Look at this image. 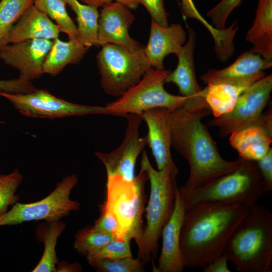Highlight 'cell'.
<instances>
[{
	"label": "cell",
	"mask_w": 272,
	"mask_h": 272,
	"mask_svg": "<svg viewBox=\"0 0 272 272\" xmlns=\"http://www.w3.org/2000/svg\"><path fill=\"white\" fill-rule=\"evenodd\" d=\"M249 206L202 202L186 210L180 237L185 267H203L224 253L233 232Z\"/></svg>",
	"instance_id": "6da1fadb"
},
{
	"label": "cell",
	"mask_w": 272,
	"mask_h": 272,
	"mask_svg": "<svg viewBox=\"0 0 272 272\" xmlns=\"http://www.w3.org/2000/svg\"><path fill=\"white\" fill-rule=\"evenodd\" d=\"M172 146L187 162L189 173L186 190L206 184L228 174L240 165L241 158L228 161L221 156L202 116L181 107L169 111Z\"/></svg>",
	"instance_id": "7a4b0ae2"
},
{
	"label": "cell",
	"mask_w": 272,
	"mask_h": 272,
	"mask_svg": "<svg viewBox=\"0 0 272 272\" xmlns=\"http://www.w3.org/2000/svg\"><path fill=\"white\" fill-rule=\"evenodd\" d=\"M224 253L240 272H271L272 213L255 203L235 229Z\"/></svg>",
	"instance_id": "3957f363"
},
{
	"label": "cell",
	"mask_w": 272,
	"mask_h": 272,
	"mask_svg": "<svg viewBox=\"0 0 272 272\" xmlns=\"http://www.w3.org/2000/svg\"><path fill=\"white\" fill-rule=\"evenodd\" d=\"M141 167L147 173L150 194L146 208L147 224L137 243L138 258L145 264L151 257L156 258L162 229L173 211L178 189L176 177L170 171L158 170L151 165L146 151L143 152Z\"/></svg>",
	"instance_id": "277c9868"
},
{
	"label": "cell",
	"mask_w": 272,
	"mask_h": 272,
	"mask_svg": "<svg viewBox=\"0 0 272 272\" xmlns=\"http://www.w3.org/2000/svg\"><path fill=\"white\" fill-rule=\"evenodd\" d=\"M234 171L206 184L186 190H179L186 210L197 203L211 201L238 203L250 206L267 192L255 161L242 158Z\"/></svg>",
	"instance_id": "5b68a950"
},
{
	"label": "cell",
	"mask_w": 272,
	"mask_h": 272,
	"mask_svg": "<svg viewBox=\"0 0 272 272\" xmlns=\"http://www.w3.org/2000/svg\"><path fill=\"white\" fill-rule=\"evenodd\" d=\"M106 199L101 205L117 218L124 238L136 243L143 231L142 216L146 201L145 184L147 173L141 170L132 180L120 176L107 177Z\"/></svg>",
	"instance_id": "8992f818"
},
{
	"label": "cell",
	"mask_w": 272,
	"mask_h": 272,
	"mask_svg": "<svg viewBox=\"0 0 272 272\" xmlns=\"http://www.w3.org/2000/svg\"><path fill=\"white\" fill-rule=\"evenodd\" d=\"M170 72L151 67L137 84L104 106L105 114L125 117L129 114L141 115L157 108L172 111L183 107L188 98L171 94L164 88L165 79Z\"/></svg>",
	"instance_id": "52a82bcc"
},
{
	"label": "cell",
	"mask_w": 272,
	"mask_h": 272,
	"mask_svg": "<svg viewBox=\"0 0 272 272\" xmlns=\"http://www.w3.org/2000/svg\"><path fill=\"white\" fill-rule=\"evenodd\" d=\"M101 46L96 60L101 86L108 95L120 97L152 67L144 49L133 52L110 43Z\"/></svg>",
	"instance_id": "ba28073f"
},
{
	"label": "cell",
	"mask_w": 272,
	"mask_h": 272,
	"mask_svg": "<svg viewBox=\"0 0 272 272\" xmlns=\"http://www.w3.org/2000/svg\"><path fill=\"white\" fill-rule=\"evenodd\" d=\"M78 182L77 175L71 174L64 177L43 199L31 203L16 202L11 210L0 215V226L16 225L32 221L59 220L71 212L79 210L80 203L70 197Z\"/></svg>",
	"instance_id": "9c48e42d"
},
{
	"label": "cell",
	"mask_w": 272,
	"mask_h": 272,
	"mask_svg": "<svg viewBox=\"0 0 272 272\" xmlns=\"http://www.w3.org/2000/svg\"><path fill=\"white\" fill-rule=\"evenodd\" d=\"M271 90L272 75L269 74L247 88L231 111L209 120L208 125L218 128L219 135L224 138L247 127L264 123L271 114V109L262 113Z\"/></svg>",
	"instance_id": "30bf717a"
},
{
	"label": "cell",
	"mask_w": 272,
	"mask_h": 272,
	"mask_svg": "<svg viewBox=\"0 0 272 272\" xmlns=\"http://www.w3.org/2000/svg\"><path fill=\"white\" fill-rule=\"evenodd\" d=\"M22 115L49 118L92 114H105L104 107L76 104L57 98L44 89L27 94L0 93Z\"/></svg>",
	"instance_id": "8fae6325"
},
{
	"label": "cell",
	"mask_w": 272,
	"mask_h": 272,
	"mask_svg": "<svg viewBox=\"0 0 272 272\" xmlns=\"http://www.w3.org/2000/svg\"><path fill=\"white\" fill-rule=\"evenodd\" d=\"M187 28L188 38L176 54L178 60L177 65L168 74L165 81V83L175 84L181 95L188 98L183 108L203 117L211 111L205 100L206 88L202 89L196 79L194 61L195 33L189 27Z\"/></svg>",
	"instance_id": "7c38bea8"
},
{
	"label": "cell",
	"mask_w": 272,
	"mask_h": 272,
	"mask_svg": "<svg viewBox=\"0 0 272 272\" xmlns=\"http://www.w3.org/2000/svg\"><path fill=\"white\" fill-rule=\"evenodd\" d=\"M124 139L121 144L112 151L104 153L94 152L95 156L104 165L107 177L120 176L128 180L134 179L137 158L148 145L147 138L141 137L139 127L143 119L141 115L129 114Z\"/></svg>",
	"instance_id": "4fadbf2b"
},
{
	"label": "cell",
	"mask_w": 272,
	"mask_h": 272,
	"mask_svg": "<svg viewBox=\"0 0 272 272\" xmlns=\"http://www.w3.org/2000/svg\"><path fill=\"white\" fill-rule=\"evenodd\" d=\"M53 41L37 38L9 43L0 49V59L20 73L19 78L32 81L40 78Z\"/></svg>",
	"instance_id": "5bb4252c"
},
{
	"label": "cell",
	"mask_w": 272,
	"mask_h": 272,
	"mask_svg": "<svg viewBox=\"0 0 272 272\" xmlns=\"http://www.w3.org/2000/svg\"><path fill=\"white\" fill-rule=\"evenodd\" d=\"M134 20L130 9L119 2H113L103 7L98 21V46L110 43L133 52L143 50L144 47L129 34Z\"/></svg>",
	"instance_id": "9a60e30c"
},
{
	"label": "cell",
	"mask_w": 272,
	"mask_h": 272,
	"mask_svg": "<svg viewBox=\"0 0 272 272\" xmlns=\"http://www.w3.org/2000/svg\"><path fill=\"white\" fill-rule=\"evenodd\" d=\"M169 114L167 109L157 108L145 111L141 116L147 125L148 145L157 170H168L177 177L179 170L172 158L170 151L172 132Z\"/></svg>",
	"instance_id": "2e32d148"
},
{
	"label": "cell",
	"mask_w": 272,
	"mask_h": 272,
	"mask_svg": "<svg viewBox=\"0 0 272 272\" xmlns=\"http://www.w3.org/2000/svg\"><path fill=\"white\" fill-rule=\"evenodd\" d=\"M186 208L178 189L172 214L164 226L161 237L162 246L157 267V272H181L185 267L180 248L181 227Z\"/></svg>",
	"instance_id": "e0dca14e"
},
{
	"label": "cell",
	"mask_w": 272,
	"mask_h": 272,
	"mask_svg": "<svg viewBox=\"0 0 272 272\" xmlns=\"http://www.w3.org/2000/svg\"><path fill=\"white\" fill-rule=\"evenodd\" d=\"M187 41L186 33L178 23L163 26L152 20L149 39L144 52L152 67L164 70V59L177 54Z\"/></svg>",
	"instance_id": "ac0fdd59"
},
{
	"label": "cell",
	"mask_w": 272,
	"mask_h": 272,
	"mask_svg": "<svg viewBox=\"0 0 272 272\" xmlns=\"http://www.w3.org/2000/svg\"><path fill=\"white\" fill-rule=\"evenodd\" d=\"M271 117V114L264 123L253 125L230 135V145L238 152L240 158L256 161L268 152L272 142Z\"/></svg>",
	"instance_id": "d6986e66"
},
{
	"label": "cell",
	"mask_w": 272,
	"mask_h": 272,
	"mask_svg": "<svg viewBox=\"0 0 272 272\" xmlns=\"http://www.w3.org/2000/svg\"><path fill=\"white\" fill-rule=\"evenodd\" d=\"M59 33L56 24L33 4L13 26L10 34L9 43L37 38L53 40L58 38Z\"/></svg>",
	"instance_id": "ffe728a7"
},
{
	"label": "cell",
	"mask_w": 272,
	"mask_h": 272,
	"mask_svg": "<svg viewBox=\"0 0 272 272\" xmlns=\"http://www.w3.org/2000/svg\"><path fill=\"white\" fill-rule=\"evenodd\" d=\"M265 76L262 71L245 79L217 84H208L205 100L215 117L231 111L239 96L251 85Z\"/></svg>",
	"instance_id": "44dd1931"
},
{
	"label": "cell",
	"mask_w": 272,
	"mask_h": 272,
	"mask_svg": "<svg viewBox=\"0 0 272 272\" xmlns=\"http://www.w3.org/2000/svg\"><path fill=\"white\" fill-rule=\"evenodd\" d=\"M272 62L259 54L247 51L229 66L221 70H209L201 77L205 84H217L246 78L269 69Z\"/></svg>",
	"instance_id": "7402d4cb"
},
{
	"label": "cell",
	"mask_w": 272,
	"mask_h": 272,
	"mask_svg": "<svg viewBox=\"0 0 272 272\" xmlns=\"http://www.w3.org/2000/svg\"><path fill=\"white\" fill-rule=\"evenodd\" d=\"M257 2L255 17L246 40L252 45L250 51L272 62V0Z\"/></svg>",
	"instance_id": "603a6c76"
},
{
	"label": "cell",
	"mask_w": 272,
	"mask_h": 272,
	"mask_svg": "<svg viewBox=\"0 0 272 272\" xmlns=\"http://www.w3.org/2000/svg\"><path fill=\"white\" fill-rule=\"evenodd\" d=\"M88 48L78 39L67 41H61L58 38L53 40L43 64V74L53 77L57 75L67 65L79 63Z\"/></svg>",
	"instance_id": "cb8c5ba5"
},
{
	"label": "cell",
	"mask_w": 272,
	"mask_h": 272,
	"mask_svg": "<svg viewBox=\"0 0 272 272\" xmlns=\"http://www.w3.org/2000/svg\"><path fill=\"white\" fill-rule=\"evenodd\" d=\"M66 225L63 221H44L38 224L35 229V236L44 244L42 255L32 272H56L58 260L55 250L59 236L63 233Z\"/></svg>",
	"instance_id": "d4e9b609"
},
{
	"label": "cell",
	"mask_w": 272,
	"mask_h": 272,
	"mask_svg": "<svg viewBox=\"0 0 272 272\" xmlns=\"http://www.w3.org/2000/svg\"><path fill=\"white\" fill-rule=\"evenodd\" d=\"M72 10L77 16L78 39L88 48L98 46V8L82 4L76 0Z\"/></svg>",
	"instance_id": "484cf974"
},
{
	"label": "cell",
	"mask_w": 272,
	"mask_h": 272,
	"mask_svg": "<svg viewBox=\"0 0 272 272\" xmlns=\"http://www.w3.org/2000/svg\"><path fill=\"white\" fill-rule=\"evenodd\" d=\"M64 0H34V6L54 20L60 32L66 34L69 39H78L77 26L69 16Z\"/></svg>",
	"instance_id": "4316f807"
},
{
	"label": "cell",
	"mask_w": 272,
	"mask_h": 272,
	"mask_svg": "<svg viewBox=\"0 0 272 272\" xmlns=\"http://www.w3.org/2000/svg\"><path fill=\"white\" fill-rule=\"evenodd\" d=\"M33 3L34 0H1L0 49L9 44L13 26Z\"/></svg>",
	"instance_id": "83f0119b"
},
{
	"label": "cell",
	"mask_w": 272,
	"mask_h": 272,
	"mask_svg": "<svg viewBox=\"0 0 272 272\" xmlns=\"http://www.w3.org/2000/svg\"><path fill=\"white\" fill-rule=\"evenodd\" d=\"M115 236L97 231L93 226L79 230L75 235L74 247L81 255H86L106 245Z\"/></svg>",
	"instance_id": "f1b7e54d"
},
{
	"label": "cell",
	"mask_w": 272,
	"mask_h": 272,
	"mask_svg": "<svg viewBox=\"0 0 272 272\" xmlns=\"http://www.w3.org/2000/svg\"><path fill=\"white\" fill-rule=\"evenodd\" d=\"M23 177L18 169L8 174L0 173V215L8 211L20 199L16 191L23 181Z\"/></svg>",
	"instance_id": "f546056e"
},
{
	"label": "cell",
	"mask_w": 272,
	"mask_h": 272,
	"mask_svg": "<svg viewBox=\"0 0 272 272\" xmlns=\"http://www.w3.org/2000/svg\"><path fill=\"white\" fill-rule=\"evenodd\" d=\"M130 240L115 237L101 248L86 255L88 262L102 259L131 257Z\"/></svg>",
	"instance_id": "4dcf8cb0"
},
{
	"label": "cell",
	"mask_w": 272,
	"mask_h": 272,
	"mask_svg": "<svg viewBox=\"0 0 272 272\" xmlns=\"http://www.w3.org/2000/svg\"><path fill=\"white\" fill-rule=\"evenodd\" d=\"M99 272H143L145 264L141 260L131 257L116 259H102L89 263Z\"/></svg>",
	"instance_id": "1f68e13d"
},
{
	"label": "cell",
	"mask_w": 272,
	"mask_h": 272,
	"mask_svg": "<svg viewBox=\"0 0 272 272\" xmlns=\"http://www.w3.org/2000/svg\"><path fill=\"white\" fill-rule=\"evenodd\" d=\"M242 0H222L207 13L212 25L217 29L226 28L227 19L232 12L239 6Z\"/></svg>",
	"instance_id": "d6a6232c"
},
{
	"label": "cell",
	"mask_w": 272,
	"mask_h": 272,
	"mask_svg": "<svg viewBox=\"0 0 272 272\" xmlns=\"http://www.w3.org/2000/svg\"><path fill=\"white\" fill-rule=\"evenodd\" d=\"M99 209L100 215L94 222V228L101 232L113 234L117 238H125L114 214L101 205Z\"/></svg>",
	"instance_id": "836d02e7"
},
{
	"label": "cell",
	"mask_w": 272,
	"mask_h": 272,
	"mask_svg": "<svg viewBox=\"0 0 272 272\" xmlns=\"http://www.w3.org/2000/svg\"><path fill=\"white\" fill-rule=\"evenodd\" d=\"M36 88L32 81L20 78L9 80H0V93L27 94Z\"/></svg>",
	"instance_id": "e575fe53"
},
{
	"label": "cell",
	"mask_w": 272,
	"mask_h": 272,
	"mask_svg": "<svg viewBox=\"0 0 272 272\" xmlns=\"http://www.w3.org/2000/svg\"><path fill=\"white\" fill-rule=\"evenodd\" d=\"M150 14L152 20L163 26L168 25V14L166 11L164 0H139Z\"/></svg>",
	"instance_id": "d590c367"
},
{
	"label": "cell",
	"mask_w": 272,
	"mask_h": 272,
	"mask_svg": "<svg viewBox=\"0 0 272 272\" xmlns=\"http://www.w3.org/2000/svg\"><path fill=\"white\" fill-rule=\"evenodd\" d=\"M267 192L272 189V149L263 157L255 161Z\"/></svg>",
	"instance_id": "8d00e7d4"
},
{
	"label": "cell",
	"mask_w": 272,
	"mask_h": 272,
	"mask_svg": "<svg viewBox=\"0 0 272 272\" xmlns=\"http://www.w3.org/2000/svg\"><path fill=\"white\" fill-rule=\"evenodd\" d=\"M181 11L185 18L199 21L208 31L213 29L212 25L198 12L193 0H181Z\"/></svg>",
	"instance_id": "74e56055"
},
{
	"label": "cell",
	"mask_w": 272,
	"mask_h": 272,
	"mask_svg": "<svg viewBox=\"0 0 272 272\" xmlns=\"http://www.w3.org/2000/svg\"><path fill=\"white\" fill-rule=\"evenodd\" d=\"M229 261L224 253L202 267L203 272H230L228 266Z\"/></svg>",
	"instance_id": "f35d334b"
},
{
	"label": "cell",
	"mask_w": 272,
	"mask_h": 272,
	"mask_svg": "<svg viewBox=\"0 0 272 272\" xmlns=\"http://www.w3.org/2000/svg\"><path fill=\"white\" fill-rule=\"evenodd\" d=\"M82 269L81 265L78 262L70 263L62 261L57 262L56 272H80Z\"/></svg>",
	"instance_id": "ab89813d"
},
{
	"label": "cell",
	"mask_w": 272,
	"mask_h": 272,
	"mask_svg": "<svg viewBox=\"0 0 272 272\" xmlns=\"http://www.w3.org/2000/svg\"><path fill=\"white\" fill-rule=\"evenodd\" d=\"M85 5L94 6L97 8L103 7L106 5L115 1V0H80Z\"/></svg>",
	"instance_id": "60d3db41"
},
{
	"label": "cell",
	"mask_w": 272,
	"mask_h": 272,
	"mask_svg": "<svg viewBox=\"0 0 272 272\" xmlns=\"http://www.w3.org/2000/svg\"><path fill=\"white\" fill-rule=\"evenodd\" d=\"M115 1L122 4L129 9L132 10L137 9L140 5L139 0H115Z\"/></svg>",
	"instance_id": "b9f144b4"
},
{
	"label": "cell",
	"mask_w": 272,
	"mask_h": 272,
	"mask_svg": "<svg viewBox=\"0 0 272 272\" xmlns=\"http://www.w3.org/2000/svg\"><path fill=\"white\" fill-rule=\"evenodd\" d=\"M66 4H67L70 8L72 9L73 5L76 0H64Z\"/></svg>",
	"instance_id": "7bdbcfd3"
},
{
	"label": "cell",
	"mask_w": 272,
	"mask_h": 272,
	"mask_svg": "<svg viewBox=\"0 0 272 272\" xmlns=\"http://www.w3.org/2000/svg\"><path fill=\"white\" fill-rule=\"evenodd\" d=\"M5 123V122L2 120H0V124Z\"/></svg>",
	"instance_id": "ee69618b"
}]
</instances>
